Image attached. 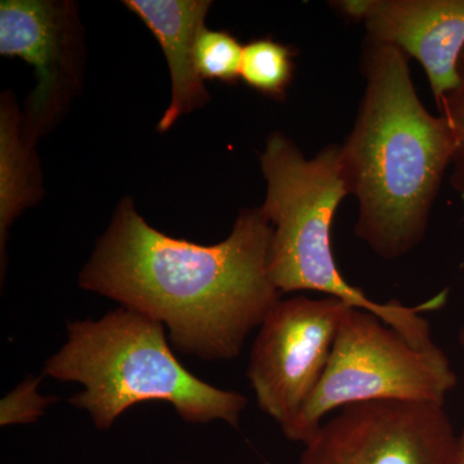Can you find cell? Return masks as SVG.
I'll list each match as a JSON object with an SVG mask.
<instances>
[{"label": "cell", "instance_id": "obj_4", "mask_svg": "<svg viewBox=\"0 0 464 464\" xmlns=\"http://www.w3.org/2000/svg\"><path fill=\"white\" fill-rule=\"evenodd\" d=\"M66 333L43 375L82 384L69 402L97 429H111L124 411L148 401L168 402L188 423L239 426L248 399L190 373L174 356L163 324L121 306L99 320L69 323Z\"/></svg>", "mask_w": 464, "mask_h": 464}, {"label": "cell", "instance_id": "obj_10", "mask_svg": "<svg viewBox=\"0 0 464 464\" xmlns=\"http://www.w3.org/2000/svg\"><path fill=\"white\" fill-rule=\"evenodd\" d=\"M160 43L169 66L172 100L158 124L167 132L179 116L209 101L195 63V45L212 2L208 0H128L124 2Z\"/></svg>", "mask_w": 464, "mask_h": 464}, {"label": "cell", "instance_id": "obj_11", "mask_svg": "<svg viewBox=\"0 0 464 464\" xmlns=\"http://www.w3.org/2000/svg\"><path fill=\"white\" fill-rule=\"evenodd\" d=\"M34 145L23 134L16 103L8 96L0 110V253L5 265L9 226L38 200L41 181L34 158Z\"/></svg>", "mask_w": 464, "mask_h": 464}, {"label": "cell", "instance_id": "obj_7", "mask_svg": "<svg viewBox=\"0 0 464 464\" xmlns=\"http://www.w3.org/2000/svg\"><path fill=\"white\" fill-rule=\"evenodd\" d=\"M444 406L378 400L344 406L322 423L299 464H457Z\"/></svg>", "mask_w": 464, "mask_h": 464}, {"label": "cell", "instance_id": "obj_12", "mask_svg": "<svg viewBox=\"0 0 464 464\" xmlns=\"http://www.w3.org/2000/svg\"><path fill=\"white\" fill-rule=\"evenodd\" d=\"M297 50L270 36L244 45L240 79L252 90L275 101H284L295 72Z\"/></svg>", "mask_w": 464, "mask_h": 464}, {"label": "cell", "instance_id": "obj_18", "mask_svg": "<svg viewBox=\"0 0 464 464\" xmlns=\"http://www.w3.org/2000/svg\"><path fill=\"white\" fill-rule=\"evenodd\" d=\"M179 464H182V463H179Z\"/></svg>", "mask_w": 464, "mask_h": 464}, {"label": "cell", "instance_id": "obj_13", "mask_svg": "<svg viewBox=\"0 0 464 464\" xmlns=\"http://www.w3.org/2000/svg\"><path fill=\"white\" fill-rule=\"evenodd\" d=\"M244 45L224 30L199 33L195 45V63L201 79L235 84L240 79Z\"/></svg>", "mask_w": 464, "mask_h": 464}, {"label": "cell", "instance_id": "obj_2", "mask_svg": "<svg viewBox=\"0 0 464 464\" xmlns=\"http://www.w3.org/2000/svg\"><path fill=\"white\" fill-rule=\"evenodd\" d=\"M360 72L364 92L341 143L348 191L357 200L353 232L378 257L395 261L426 237L456 141L447 118L423 105L398 48L365 36Z\"/></svg>", "mask_w": 464, "mask_h": 464}, {"label": "cell", "instance_id": "obj_15", "mask_svg": "<svg viewBox=\"0 0 464 464\" xmlns=\"http://www.w3.org/2000/svg\"><path fill=\"white\" fill-rule=\"evenodd\" d=\"M458 74L459 82L457 87L444 97L438 108L440 114L447 118L456 141L449 183L464 201V52L458 66Z\"/></svg>", "mask_w": 464, "mask_h": 464}, {"label": "cell", "instance_id": "obj_14", "mask_svg": "<svg viewBox=\"0 0 464 464\" xmlns=\"http://www.w3.org/2000/svg\"><path fill=\"white\" fill-rule=\"evenodd\" d=\"M43 377V375H42ZM42 377L27 375L25 380L0 401V426L27 424L39 420L45 409L57 401L54 396L39 393Z\"/></svg>", "mask_w": 464, "mask_h": 464}, {"label": "cell", "instance_id": "obj_1", "mask_svg": "<svg viewBox=\"0 0 464 464\" xmlns=\"http://www.w3.org/2000/svg\"><path fill=\"white\" fill-rule=\"evenodd\" d=\"M271 239L259 208L241 210L227 239L200 246L151 227L125 199L79 285L163 324L183 355L231 360L282 301L268 273Z\"/></svg>", "mask_w": 464, "mask_h": 464}, {"label": "cell", "instance_id": "obj_3", "mask_svg": "<svg viewBox=\"0 0 464 464\" xmlns=\"http://www.w3.org/2000/svg\"><path fill=\"white\" fill-rule=\"evenodd\" d=\"M259 160L267 183L259 209L273 227L268 273L277 290L282 295L306 290L342 299L380 317L411 346L435 344L431 326L420 314L441 307L447 293L418 306L398 301L380 304L348 284L338 270L332 224L342 200L350 197L341 143H331L315 157L306 158L288 136L274 132Z\"/></svg>", "mask_w": 464, "mask_h": 464}, {"label": "cell", "instance_id": "obj_9", "mask_svg": "<svg viewBox=\"0 0 464 464\" xmlns=\"http://www.w3.org/2000/svg\"><path fill=\"white\" fill-rule=\"evenodd\" d=\"M342 16L359 21L366 36L420 63L440 105L459 82L464 52V0H338Z\"/></svg>", "mask_w": 464, "mask_h": 464}, {"label": "cell", "instance_id": "obj_6", "mask_svg": "<svg viewBox=\"0 0 464 464\" xmlns=\"http://www.w3.org/2000/svg\"><path fill=\"white\" fill-rule=\"evenodd\" d=\"M348 307L335 297L297 295L282 299L259 326L248 380L259 409L280 426L297 417L322 380Z\"/></svg>", "mask_w": 464, "mask_h": 464}, {"label": "cell", "instance_id": "obj_8", "mask_svg": "<svg viewBox=\"0 0 464 464\" xmlns=\"http://www.w3.org/2000/svg\"><path fill=\"white\" fill-rule=\"evenodd\" d=\"M70 3L3 0L0 54L20 57L35 69L36 87L27 100L23 134L27 142L50 130L75 90L78 18Z\"/></svg>", "mask_w": 464, "mask_h": 464}, {"label": "cell", "instance_id": "obj_16", "mask_svg": "<svg viewBox=\"0 0 464 464\" xmlns=\"http://www.w3.org/2000/svg\"><path fill=\"white\" fill-rule=\"evenodd\" d=\"M457 464H464V427L463 431L458 436V460Z\"/></svg>", "mask_w": 464, "mask_h": 464}, {"label": "cell", "instance_id": "obj_17", "mask_svg": "<svg viewBox=\"0 0 464 464\" xmlns=\"http://www.w3.org/2000/svg\"><path fill=\"white\" fill-rule=\"evenodd\" d=\"M458 340H459L460 346H462L464 351V325L460 328L459 337H458Z\"/></svg>", "mask_w": 464, "mask_h": 464}, {"label": "cell", "instance_id": "obj_5", "mask_svg": "<svg viewBox=\"0 0 464 464\" xmlns=\"http://www.w3.org/2000/svg\"><path fill=\"white\" fill-rule=\"evenodd\" d=\"M457 382L438 344L411 346L374 314L348 307L322 380L297 417L282 426L283 433L304 445L326 415L360 402L401 400L444 406Z\"/></svg>", "mask_w": 464, "mask_h": 464}]
</instances>
